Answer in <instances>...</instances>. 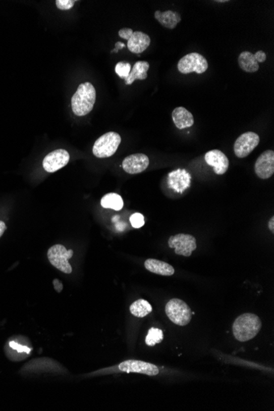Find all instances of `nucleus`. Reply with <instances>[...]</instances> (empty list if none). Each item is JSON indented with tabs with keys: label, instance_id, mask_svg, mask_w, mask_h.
Returning a JSON list of instances; mask_svg holds the SVG:
<instances>
[{
	"label": "nucleus",
	"instance_id": "obj_1",
	"mask_svg": "<svg viewBox=\"0 0 274 411\" xmlns=\"http://www.w3.org/2000/svg\"><path fill=\"white\" fill-rule=\"evenodd\" d=\"M96 100V90L90 82H84L77 88L72 98V110L77 116H86L92 111Z\"/></svg>",
	"mask_w": 274,
	"mask_h": 411
},
{
	"label": "nucleus",
	"instance_id": "obj_2",
	"mask_svg": "<svg viewBox=\"0 0 274 411\" xmlns=\"http://www.w3.org/2000/svg\"><path fill=\"white\" fill-rule=\"evenodd\" d=\"M261 328L262 322L257 315L243 314L235 320L233 326V335L237 341L245 342L256 337Z\"/></svg>",
	"mask_w": 274,
	"mask_h": 411
},
{
	"label": "nucleus",
	"instance_id": "obj_3",
	"mask_svg": "<svg viewBox=\"0 0 274 411\" xmlns=\"http://www.w3.org/2000/svg\"><path fill=\"white\" fill-rule=\"evenodd\" d=\"M121 136L119 133L110 131L103 134L99 139H97L93 146V155L95 157L108 158L114 156L119 149L121 143Z\"/></svg>",
	"mask_w": 274,
	"mask_h": 411
},
{
	"label": "nucleus",
	"instance_id": "obj_4",
	"mask_svg": "<svg viewBox=\"0 0 274 411\" xmlns=\"http://www.w3.org/2000/svg\"><path fill=\"white\" fill-rule=\"evenodd\" d=\"M165 312L169 320L179 326H186L191 322V309L186 302L178 298H174L168 302Z\"/></svg>",
	"mask_w": 274,
	"mask_h": 411
},
{
	"label": "nucleus",
	"instance_id": "obj_5",
	"mask_svg": "<svg viewBox=\"0 0 274 411\" xmlns=\"http://www.w3.org/2000/svg\"><path fill=\"white\" fill-rule=\"evenodd\" d=\"M47 255L51 265L60 271L67 274H70L73 272V268L68 262L73 257V249L68 250L64 245H54L48 249Z\"/></svg>",
	"mask_w": 274,
	"mask_h": 411
},
{
	"label": "nucleus",
	"instance_id": "obj_6",
	"mask_svg": "<svg viewBox=\"0 0 274 411\" xmlns=\"http://www.w3.org/2000/svg\"><path fill=\"white\" fill-rule=\"evenodd\" d=\"M208 68L206 59L198 53H191L185 55L178 64V71L182 74H189L191 72L202 74L206 72Z\"/></svg>",
	"mask_w": 274,
	"mask_h": 411
},
{
	"label": "nucleus",
	"instance_id": "obj_7",
	"mask_svg": "<svg viewBox=\"0 0 274 411\" xmlns=\"http://www.w3.org/2000/svg\"><path fill=\"white\" fill-rule=\"evenodd\" d=\"M169 246L175 249V253L178 255L190 257L192 252L197 248L196 239L190 234H179L173 236L169 238Z\"/></svg>",
	"mask_w": 274,
	"mask_h": 411
},
{
	"label": "nucleus",
	"instance_id": "obj_8",
	"mask_svg": "<svg viewBox=\"0 0 274 411\" xmlns=\"http://www.w3.org/2000/svg\"><path fill=\"white\" fill-rule=\"evenodd\" d=\"M259 141V135L252 131L242 134L235 141V155L241 159L247 157L258 146Z\"/></svg>",
	"mask_w": 274,
	"mask_h": 411
},
{
	"label": "nucleus",
	"instance_id": "obj_9",
	"mask_svg": "<svg viewBox=\"0 0 274 411\" xmlns=\"http://www.w3.org/2000/svg\"><path fill=\"white\" fill-rule=\"evenodd\" d=\"M119 369L122 372L137 373L148 376H156L159 374L158 368L153 364L135 359L123 361L119 365Z\"/></svg>",
	"mask_w": 274,
	"mask_h": 411
},
{
	"label": "nucleus",
	"instance_id": "obj_10",
	"mask_svg": "<svg viewBox=\"0 0 274 411\" xmlns=\"http://www.w3.org/2000/svg\"><path fill=\"white\" fill-rule=\"evenodd\" d=\"M70 160L68 151L60 149L48 153L43 160V167L48 173H54L66 166Z\"/></svg>",
	"mask_w": 274,
	"mask_h": 411
},
{
	"label": "nucleus",
	"instance_id": "obj_11",
	"mask_svg": "<svg viewBox=\"0 0 274 411\" xmlns=\"http://www.w3.org/2000/svg\"><path fill=\"white\" fill-rule=\"evenodd\" d=\"M254 171L260 179H268L274 173L273 150H266L257 159Z\"/></svg>",
	"mask_w": 274,
	"mask_h": 411
},
{
	"label": "nucleus",
	"instance_id": "obj_12",
	"mask_svg": "<svg viewBox=\"0 0 274 411\" xmlns=\"http://www.w3.org/2000/svg\"><path fill=\"white\" fill-rule=\"evenodd\" d=\"M149 160L147 156L144 153H134L127 156L123 160V168L126 173L129 174L141 173L147 169Z\"/></svg>",
	"mask_w": 274,
	"mask_h": 411
},
{
	"label": "nucleus",
	"instance_id": "obj_13",
	"mask_svg": "<svg viewBox=\"0 0 274 411\" xmlns=\"http://www.w3.org/2000/svg\"><path fill=\"white\" fill-rule=\"evenodd\" d=\"M204 160L209 166L213 167L217 175H224L229 167V160L226 155L218 149H213L205 153Z\"/></svg>",
	"mask_w": 274,
	"mask_h": 411
},
{
	"label": "nucleus",
	"instance_id": "obj_14",
	"mask_svg": "<svg viewBox=\"0 0 274 411\" xmlns=\"http://www.w3.org/2000/svg\"><path fill=\"white\" fill-rule=\"evenodd\" d=\"M191 177L185 169H178L169 173L168 185L178 193H182L191 186Z\"/></svg>",
	"mask_w": 274,
	"mask_h": 411
},
{
	"label": "nucleus",
	"instance_id": "obj_15",
	"mask_svg": "<svg viewBox=\"0 0 274 411\" xmlns=\"http://www.w3.org/2000/svg\"><path fill=\"white\" fill-rule=\"evenodd\" d=\"M149 35L141 31H134L132 36L127 40V48L133 54H141L150 44Z\"/></svg>",
	"mask_w": 274,
	"mask_h": 411
},
{
	"label": "nucleus",
	"instance_id": "obj_16",
	"mask_svg": "<svg viewBox=\"0 0 274 411\" xmlns=\"http://www.w3.org/2000/svg\"><path fill=\"white\" fill-rule=\"evenodd\" d=\"M174 124L178 129H185L193 126L194 117L191 112L184 107L176 108L172 114Z\"/></svg>",
	"mask_w": 274,
	"mask_h": 411
},
{
	"label": "nucleus",
	"instance_id": "obj_17",
	"mask_svg": "<svg viewBox=\"0 0 274 411\" xmlns=\"http://www.w3.org/2000/svg\"><path fill=\"white\" fill-rule=\"evenodd\" d=\"M145 269L153 274L162 276H173L175 273L174 268L168 263L155 259H148L145 262Z\"/></svg>",
	"mask_w": 274,
	"mask_h": 411
},
{
	"label": "nucleus",
	"instance_id": "obj_18",
	"mask_svg": "<svg viewBox=\"0 0 274 411\" xmlns=\"http://www.w3.org/2000/svg\"><path fill=\"white\" fill-rule=\"evenodd\" d=\"M154 18L162 26H165V28L171 29V30L175 29L176 26H178V23L182 20L180 14L178 12L171 11V10H168L163 13L156 11L154 13Z\"/></svg>",
	"mask_w": 274,
	"mask_h": 411
},
{
	"label": "nucleus",
	"instance_id": "obj_19",
	"mask_svg": "<svg viewBox=\"0 0 274 411\" xmlns=\"http://www.w3.org/2000/svg\"><path fill=\"white\" fill-rule=\"evenodd\" d=\"M149 68V64L148 62H136L130 72L129 76L125 79L126 85H132L136 80H145L147 78Z\"/></svg>",
	"mask_w": 274,
	"mask_h": 411
},
{
	"label": "nucleus",
	"instance_id": "obj_20",
	"mask_svg": "<svg viewBox=\"0 0 274 411\" xmlns=\"http://www.w3.org/2000/svg\"><path fill=\"white\" fill-rule=\"evenodd\" d=\"M238 64L242 70L246 72H256L259 70V64L257 63L252 53L245 51L241 53L238 58Z\"/></svg>",
	"mask_w": 274,
	"mask_h": 411
},
{
	"label": "nucleus",
	"instance_id": "obj_21",
	"mask_svg": "<svg viewBox=\"0 0 274 411\" xmlns=\"http://www.w3.org/2000/svg\"><path fill=\"white\" fill-rule=\"evenodd\" d=\"M130 312L135 317L144 318L152 312L151 304L147 300L140 299L133 302L130 306Z\"/></svg>",
	"mask_w": 274,
	"mask_h": 411
},
{
	"label": "nucleus",
	"instance_id": "obj_22",
	"mask_svg": "<svg viewBox=\"0 0 274 411\" xmlns=\"http://www.w3.org/2000/svg\"><path fill=\"white\" fill-rule=\"evenodd\" d=\"M101 206L105 209L119 211L123 208V199L116 193H108L101 199Z\"/></svg>",
	"mask_w": 274,
	"mask_h": 411
},
{
	"label": "nucleus",
	"instance_id": "obj_23",
	"mask_svg": "<svg viewBox=\"0 0 274 411\" xmlns=\"http://www.w3.org/2000/svg\"><path fill=\"white\" fill-rule=\"evenodd\" d=\"M162 340H163L162 331L158 328H151L148 332L145 338V343L147 346H154L156 344L160 343Z\"/></svg>",
	"mask_w": 274,
	"mask_h": 411
},
{
	"label": "nucleus",
	"instance_id": "obj_24",
	"mask_svg": "<svg viewBox=\"0 0 274 411\" xmlns=\"http://www.w3.org/2000/svg\"><path fill=\"white\" fill-rule=\"evenodd\" d=\"M132 70V66L129 63L126 62H119L115 67V72L119 77L122 79H127L129 76L130 72Z\"/></svg>",
	"mask_w": 274,
	"mask_h": 411
},
{
	"label": "nucleus",
	"instance_id": "obj_25",
	"mask_svg": "<svg viewBox=\"0 0 274 411\" xmlns=\"http://www.w3.org/2000/svg\"><path fill=\"white\" fill-rule=\"evenodd\" d=\"M130 222L134 228H140L145 224V219L140 213H136L130 218Z\"/></svg>",
	"mask_w": 274,
	"mask_h": 411
},
{
	"label": "nucleus",
	"instance_id": "obj_26",
	"mask_svg": "<svg viewBox=\"0 0 274 411\" xmlns=\"http://www.w3.org/2000/svg\"><path fill=\"white\" fill-rule=\"evenodd\" d=\"M75 2L73 0H57L55 3L60 10H69L74 6Z\"/></svg>",
	"mask_w": 274,
	"mask_h": 411
},
{
	"label": "nucleus",
	"instance_id": "obj_27",
	"mask_svg": "<svg viewBox=\"0 0 274 411\" xmlns=\"http://www.w3.org/2000/svg\"><path fill=\"white\" fill-rule=\"evenodd\" d=\"M134 31H132V29L123 28L121 29L120 31H119V35L121 38H123V39L128 40V39H130V37L132 36V33Z\"/></svg>",
	"mask_w": 274,
	"mask_h": 411
},
{
	"label": "nucleus",
	"instance_id": "obj_28",
	"mask_svg": "<svg viewBox=\"0 0 274 411\" xmlns=\"http://www.w3.org/2000/svg\"><path fill=\"white\" fill-rule=\"evenodd\" d=\"M9 346H11L13 349L18 350V351H21V352H30V349H29V348L26 347V346H20L19 344L16 343V342H10Z\"/></svg>",
	"mask_w": 274,
	"mask_h": 411
},
{
	"label": "nucleus",
	"instance_id": "obj_29",
	"mask_svg": "<svg viewBox=\"0 0 274 411\" xmlns=\"http://www.w3.org/2000/svg\"><path fill=\"white\" fill-rule=\"evenodd\" d=\"M254 55V58H255V60H256L258 64H259V63L265 62L266 59H267V55H266L265 53L262 50L258 51V52H256V54Z\"/></svg>",
	"mask_w": 274,
	"mask_h": 411
},
{
	"label": "nucleus",
	"instance_id": "obj_30",
	"mask_svg": "<svg viewBox=\"0 0 274 411\" xmlns=\"http://www.w3.org/2000/svg\"><path fill=\"white\" fill-rule=\"evenodd\" d=\"M53 285L55 290H56V291L59 292V293H60V292L63 291L64 286H63V283H62L61 281L59 280L57 278H55L54 280L53 281Z\"/></svg>",
	"mask_w": 274,
	"mask_h": 411
},
{
	"label": "nucleus",
	"instance_id": "obj_31",
	"mask_svg": "<svg viewBox=\"0 0 274 411\" xmlns=\"http://www.w3.org/2000/svg\"><path fill=\"white\" fill-rule=\"evenodd\" d=\"M7 229V227L3 221H0V237L5 233V230Z\"/></svg>",
	"mask_w": 274,
	"mask_h": 411
},
{
	"label": "nucleus",
	"instance_id": "obj_32",
	"mask_svg": "<svg viewBox=\"0 0 274 411\" xmlns=\"http://www.w3.org/2000/svg\"><path fill=\"white\" fill-rule=\"evenodd\" d=\"M268 228H269L270 231L273 233L274 232V217L272 216L270 219L269 222H268Z\"/></svg>",
	"mask_w": 274,
	"mask_h": 411
},
{
	"label": "nucleus",
	"instance_id": "obj_33",
	"mask_svg": "<svg viewBox=\"0 0 274 411\" xmlns=\"http://www.w3.org/2000/svg\"><path fill=\"white\" fill-rule=\"evenodd\" d=\"M123 47H125V44H123V43H121V42H119V43H117L116 48H115L117 49V48H119V49H121V48H123ZM116 49H115V50H116Z\"/></svg>",
	"mask_w": 274,
	"mask_h": 411
}]
</instances>
